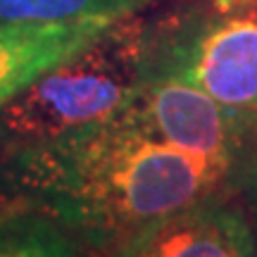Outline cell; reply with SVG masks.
<instances>
[{"instance_id":"9","label":"cell","mask_w":257,"mask_h":257,"mask_svg":"<svg viewBox=\"0 0 257 257\" xmlns=\"http://www.w3.org/2000/svg\"><path fill=\"white\" fill-rule=\"evenodd\" d=\"M231 193L257 214V143L243 155L231 174Z\"/></svg>"},{"instance_id":"4","label":"cell","mask_w":257,"mask_h":257,"mask_svg":"<svg viewBox=\"0 0 257 257\" xmlns=\"http://www.w3.org/2000/svg\"><path fill=\"white\" fill-rule=\"evenodd\" d=\"M150 74L181 79L231 107L257 110V19L214 12L167 38L153 36Z\"/></svg>"},{"instance_id":"12","label":"cell","mask_w":257,"mask_h":257,"mask_svg":"<svg viewBox=\"0 0 257 257\" xmlns=\"http://www.w3.org/2000/svg\"><path fill=\"white\" fill-rule=\"evenodd\" d=\"M252 214V212H250ZM252 221H255V231H257V214H252Z\"/></svg>"},{"instance_id":"7","label":"cell","mask_w":257,"mask_h":257,"mask_svg":"<svg viewBox=\"0 0 257 257\" xmlns=\"http://www.w3.org/2000/svg\"><path fill=\"white\" fill-rule=\"evenodd\" d=\"M93 252L53 214L12 205L0 210V257H91Z\"/></svg>"},{"instance_id":"8","label":"cell","mask_w":257,"mask_h":257,"mask_svg":"<svg viewBox=\"0 0 257 257\" xmlns=\"http://www.w3.org/2000/svg\"><path fill=\"white\" fill-rule=\"evenodd\" d=\"M155 0H0L3 22H79V19H121L136 15Z\"/></svg>"},{"instance_id":"6","label":"cell","mask_w":257,"mask_h":257,"mask_svg":"<svg viewBox=\"0 0 257 257\" xmlns=\"http://www.w3.org/2000/svg\"><path fill=\"white\" fill-rule=\"evenodd\" d=\"M117 19L3 22L0 24V105L98 38Z\"/></svg>"},{"instance_id":"1","label":"cell","mask_w":257,"mask_h":257,"mask_svg":"<svg viewBox=\"0 0 257 257\" xmlns=\"http://www.w3.org/2000/svg\"><path fill=\"white\" fill-rule=\"evenodd\" d=\"M231 169L157 143L119 114L50 143L12 150L0 165V210L53 214L93 255L169 212L231 193Z\"/></svg>"},{"instance_id":"10","label":"cell","mask_w":257,"mask_h":257,"mask_svg":"<svg viewBox=\"0 0 257 257\" xmlns=\"http://www.w3.org/2000/svg\"><path fill=\"white\" fill-rule=\"evenodd\" d=\"M214 12L224 15H243V17L257 19V0H210Z\"/></svg>"},{"instance_id":"11","label":"cell","mask_w":257,"mask_h":257,"mask_svg":"<svg viewBox=\"0 0 257 257\" xmlns=\"http://www.w3.org/2000/svg\"><path fill=\"white\" fill-rule=\"evenodd\" d=\"M3 157H5V146H3V138H0V165H3Z\"/></svg>"},{"instance_id":"2","label":"cell","mask_w":257,"mask_h":257,"mask_svg":"<svg viewBox=\"0 0 257 257\" xmlns=\"http://www.w3.org/2000/svg\"><path fill=\"white\" fill-rule=\"evenodd\" d=\"M153 36L141 12L117 19L83 50L0 105L5 155L114 119L150 74Z\"/></svg>"},{"instance_id":"3","label":"cell","mask_w":257,"mask_h":257,"mask_svg":"<svg viewBox=\"0 0 257 257\" xmlns=\"http://www.w3.org/2000/svg\"><path fill=\"white\" fill-rule=\"evenodd\" d=\"M119 117L157 143L231 169L257 143V110L224 105L191 83L162 74L148 76Z\"/></svg>"},{"instance_id":"5","label":"cell","mask_w":257,"mask_h":257,"mask_svg":"<svg viewBox=\"0 0 257 257\" xmlns=\"http://www.w3.org/2000/svg\"><path fill=\"white\" fill-rule=\"evenodd\" d=\"M105 257H257V231L233 193H217L150 221Z\"/></svg>"}]
</instances>
